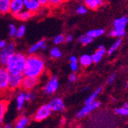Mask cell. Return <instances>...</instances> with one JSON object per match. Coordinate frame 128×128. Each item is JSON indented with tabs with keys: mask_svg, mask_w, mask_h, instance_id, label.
<instances>
[{
	"mask_svg": "<svg viewBox=\"0 0 128 128\" xmlns=\"http://www.w3.org/2000/svg\"><path fill=\"white\" fill-rule=\"evenodd\" d=\"M52 112V110L50 107L49 104H46V105L42 106L36 113L34 116V120L37 122H41L43 121L44 120L47 119L49 116L51 115Z\"/></svg>",
	"mask_w": 128,
	"mask_h": 128,
	"instance_id": "3957f363",
	"label": "cell"
},
{
	"mask_svg": "<svg viewBox=\"0 0 128 128\" xmlns=\"http://www.w3.org/2000/svg\"><path fill=\"white\" fill-rule=\"evenodd\" d=\"M121 42H122V41H121L120 39H118L117 42H115L114 44L110 48V49H109V51H108V54L110 55V54H112L114 52L117 51V50L118 49V48L120 46Z\"/></svg>",
	"mask_w": 128,
	"mask_h": 128,
	"instance_id": "484cf974",
	"label": "cell"
},
{
	"mask_svg": "<svg viewBox=\"0 0 128 128\" xmlns=\"http://www.w3.org/2000/svg\"><path fill=\"white\" fill-rule=\"evenodd\" d=\"M41 6H48V0H38Z\"/></svg>",
	"mask_w": 128,
	"mask_h": 128,
	"instance_id": "8d00e7d4",
	"label": "cell"
},
{
	"mask_svg": "<svg viewBox=\"0 0 128 128\" xmlns=\"http://www.w3.org/2000/svg\"><path fill=\"white\" fill-rule=\"evenodd\" d=\"M32 98H33L32 97V94H31V93H29V92L26 93V100H30Z\"/></svg>",
	"mask_w": 128,
	"mask_h": 128,
	"instance_id": "f35d334b",
	"label": "cell"
},
{
	"mask_svg": "<svg viewBox=\"0 0 128 128\" xmlns=\"http://www.w3.org/2000/svg\"><path fill=\"white\" fill-rule=\"evenodd\" d=\"M116 113L118 114L122 115V116H127L128 115V108L124 107L122 108H118L116 110Z\"/></svg>",
	"mask_w": 128,
	"mask_h": 128,
	"instance_id": "4dcf8cb0",
	"label": "cell"
},
{
	"mask_svg": "<svg viewBox=\"0 0 128 128\" xmlns=\"http://www.w3.org/2000/svg\"><path fill=\"white\" fill-rule=\"evenodd\" d=\"M70 62H78V59L75 56H72L70 58Z\"/></svg>",
	"mask_w": 128,
	"mask_h": 128,
	"instance_id": "60d3db41",
	"label": "cell"
},
{
	"mask_svg": "<svg viewBox=\"0 0 128 128\" xmlns=\"http://www.w3.org/2000/svg\"><path fill=\"white\" fill-rule=\"evenodd\" d=\"M64 40H65V38L63 34H59V36H58L54 38V42L56 44H62Z\"/></svg>",
	"mask_w": 128,
	"mask_h": 128,
	"instance_id": "1f68e13d",
	"label": "cell"
},
{
	"mask_svg": "<svg viewBox=\"0 0 128 128\" xmlns=\"http://www.w3.org/2000/svg\"><path fill=\"white\" fill-rule=\"evenodd\" d=\"M126 34L125 32V29H122V28H114L112 32H110V36L113 37H122Z\"/></svg>",
	"mask_w": 128,
	"mask_h": 128,
	"instance_id": "cb8c5ba5",
	"label": "cell"
},
{
	"mask_svg": "<svg viewBox=\"0 0 128 128\" xmlns=\"http://www.w3.org/2000/svg\"><path fill=\"white\" fill-rule=\"evenodd\" d=\"M71 68L73 72H76L78 68V62H71Z\"/></svg>",
	"mask_w": 128,
	"mask_h": 128,
	"instance_id": "e575fe53",
	"label": "cell"
},
{
	"mask_svg": "<svg viewBox=\"0 0 128 128\" xmlns=\"http://www.w3.org/2000/svg\"><path fill=\"white\" fill-rule=\"evenodd\" d=\"M72 40V36H68L65 38V42H66L67 43L70 42Z\"/></svg>",
	"mask_w": 128,
	"mask_h": 128,
	"instance_id": "b9f144b4",
	"label": "cell"
},
{
	"mask_svg": "<svg viewBox=\"0 0 128 128\" xmlns=\"http://www.w3.org/2000/svg\"><path fill=\"white\" fill-rule=\"evenodd\" d=\"M26 62V57L22 53H14L7 61L6 68L10 74H23Z\"/></svg>",
	"mask_w": 128,
	"mask_h": 128,
	"instance_id": "7a4b0ae2",
	"label": "cell"
},
{
	"mask_svg": "<svg viewBox=\"0 0 128 128\" xmlns=\"http://www.w3.org/2000/svg\"><path fill=\"white\" fill-rule=\"evenodd\" d=\"M10 74L7 68H0V92H5L8 89Z\"/></svg>",
	"mask_w": 128,
	"mask_h": 128,
	"instance_id": "5b68a950",
	"label": "cell"
},
{
	"mask_svg": "<svg viewBox=\"0 0 128 128\" xmlns=\"http://www.w3.org/2000/svg\"><path fill=\"white\" fill-rule=\"evenodd\" d=\"M115 78H116V76L114 74V75H112V76H110L109 78H108V84H111V83H113L114 81V80H115Z\"/></svg>",
	"mask_w": 128,
	"mask_h": 128,
	"instance_id": "74e56055",
	"label": "cell"
},
{
	"mask_svg": "<svg viewBox=\"0 0 128 128\" xmlns=\"http://www.w3.org/2000/svg\"><path fill=\"white\" fill-rule=\"evenodd\" d=\"M26 32V27L25 26H22L18 29H17V32H16V36L18 38H22L23 36H25Z\"/></svg>",
	"mask_w": 128,
	"mask_h": 128,
	"instance_id": "83f0119b",
	"label": "cell"
},
{
	"mask_svg": "<svg viewBox=\"0 0 128 128\" xmlns=\"http://www.w3.org/2000/svg\"><path fill=\"white\" fill-rule=\"evenodd\" d=\"M49 105L52 110V111H59L62 112L64 110L65 106L63 100L61 98H55L54 99L50 104Z\"/></svg>",
	"mask_w": 128,
	"mask_h": 128,
	"instance_id": "7c38bea8",
	"label": "cell"
},
{
	"mask_svg": "<svg viewBox=\"0 0 128 128\" xmlns=\"http://www.w3.org/2000/svg\"><path fill=\"white\" fill-rule=\"evenodd\" d=\"M78 41H79L81 44H82L87 45V44H90V42H92L93 38H90V37H89V36H88V34H87V36H80V37L79 38Z\"/></svg>",
	"mask_w": 128,
	"mask_h": 128,
	"instance_id": "4316f807",
	"label": "cell"
},
{
	"mask_svg": "<svg viewBox=\"0 0 128 128\" xmlns=\"http://www.w3.org/2000/svg\"><path fill=\"white\" fill-rule=\"evenodd\" d=\"M34 14L36 13L32 12H31V11L27 10V11H21L20 12L13 15V16L16 18L21 20V21H27L29 18H31Z\"/></svg>",
	"mask_w": 128,
	"mask_h": 128,
	"instance_id": "4fadbf2b",
	"label": "cell"
},
{
	"mask_svg": "<svg viewBox=\"0 0 128 128\" xmlns=\"http://www.w3.org/2000/svg\"><path fill=\"white\" fill-rule=\"evenodd\" d=\"M11 0H0V13L6 14L10 12Z\"/></svg>",
	"mask_w": 128,
	"mask_h": 128,
	"instance_id": "ac0fdd59",
	"label": "cell"
},
{
	"mask_svg": "<svg viewBox=\"0 0 128 128\" xmlns=\"http://www.w3.org/2000/svg\"><path fill=\"white\" fill-rule=\"evenodd\" d=\"M101 90H102V88H98L97 90H95L90 97H88V98L86 99V100H85V104H89V103H92V102L95 101V100H96L98 95L101 92Z\"/></svg>",
	"mask_w": 128,
	"mask_h": 128,
	"instance_id": "d4e9b609",
	"label": "cell"
},
{
	"mask_svg": "<svg viewBox=\"0 0 128 128\" xmlns=\"http://www.w3.org/2000/svg\"><path fill=\"white\" fill-rule=\"evenodd\" d=\"M65 121H66V120H65V119H64L62 121H61V124H62V125H64V124H65Z\"/></svg>",
	"mask_w": 128,
	"mask_h": 128,
	"instance_id": "7bdbcfd3",
	"label": "cell"
},
{
	"mask_svg": "<svg viewBox=\"0 0 128 128\" xmlns=\"http://www.w3.org/2000/svg\"><path fill=\"white\" fill-rule=\"evenodd\" d=\"M104 33V30L102 28H98V29H94V30H90L88 32V36L92 38H98L101 36L102 34Z\"/></svg>",
	"mask_w": 128,
	"mask_h": 128,
	"instance_id": "44dd1931",
	"label": "cell"
},
{
	"mask_svg": "<svg viewBox=\"0 0 128 128\" xmlns=\"http://www.w3.org/2000/svg\"><path fill=\"white\" fill-rule=\"evenodd\" d=\"M25 100H26V94L24 92H22L17 98L18 110H22V108H23V105H24Z\"/></svg>",
	"mask_w": 128,
	"mask_h": 128,
	"instance_id": "603a6c76",
	"label": "cell"
},
{
	"mask_svg": "<svg viewBox=\"0 0 128 128\" xmlns=\"http://www.w3.org/2000/svg\"><path fill=\"white\" fill-rule=\"evenodd\" d=\"M51 55L54 58H58L62 56V52L58 48H54L51 51Z\"/></svg>",
	"mask_w": 128,
	"mask_h": 128,
	"instance_id": "f1b7e54d",
	"label": "cell"
},
{
	"mask_svg": "<svg viewBox=\"0 0 128 128\" xmlns=\"http://www.w3.org/2000/svg\"><path fill=\"white\" fill-rule=\"evenodd\" d=\"M64 0H48V6L52 7H57L62 5Z\"/></svg>",
	"mask_w": 128,
	"mask_h": 128,
	"instance_id": "f546056e",
	"label": "cell"
},
{
	"mask_svg": "<svg viewBox=\"0 0 128 128\" xmlns=\"http://www.w3.org/2000/svg\"><path fill=\"white\" fill-rule=\"evenodd\" d=\"M100 105V102H96V101H94L92 103H89V104H86V105L77 114V117L78 118H83V117H84V116H86L87 114L92 112L94 110H95L96 108H98Z\"/></svg>",
	"mask_w": 128,
	"mask_h": 128,
	"instance_id": "ba28073f",
	"label": "cell"
},
{
	"mask_svg": "<svg viewBox=\"0 0 128 128\" xmlns=\"http://www.w3.org/2000/svg\"><path fill=\"white\" fill-rule=\"evenodd\" d=\"M84 4L90 9H97L102 4L104 0H84Z\"/></svg>",
	"mask_w": 128,
	"mask_h": 128,
	"instance_id": "2e32d148",
	"label": "cell"
},
{
	"mask_svg": "<svg viewBox=\"0 0 128 128\" xmlns=\"http://www.w3.org/2000/svg\"><path fill=\"white\" fill-rule=\"evenodd\" d=\"M126 88H128V82H127V84H126Z\"/></svg>",
	"mask_w": 128,
	"mask_h": 128,
	"instance_id": "f6af8a7d",
	"label": "cell"
},
{
	"mask_svg": "<svg viewBox=\"0 0 128 128\" xmlns=\"http://www.w3.org/2000/svg\"><path fill=\"white\" fill-rule=\"evenodd\" d=\"M23 78H24V77H23L22 74H10L8 89L10 90H14L20 88Z\"/></svg>",
	"mask_w": 128,
	"mask_h": 128,
	"instance_id": "52a82bcc",
	"label": "cell"
},
{
	"mask_svg": "<svg viewBox=\"0 0 128 128\" xmlns=\"http://www.w3.org/2000/svg\"><path fill=\"white\" fill-rule=\"evenodd\" d=\"M44 62L41 57L31 55L26 58L23 75L28 77H40L44 72Z\"/></svg>",
	"mask_w": 128,
	"mask_h": 128,
	"instance_id": "6da1fadb",
	"label": "cell"
},
{
	"mask_svg": "<svg viewBox=\"0 0 128 128\" xmlns=\"http://www.w3.org/2000/svg\"><path fill=\"white\" fill-rule=\"evenodd\" d=\"M6 43L5 41H2V40L0 41V48L2 49L4 47H6Z\"/></svg>",
	"mask_w": 128,
	"mask_h": 128,
	"instance_id": "ab89813d",
	"label": "cell"
},
{
	"mask_svg": "<svg viewBox=\"0 0 128 128\" xmlns=\"http://www.w3.org/2000/svg\"><path fill=\"white\" fill-rule=\"evenodd\" d=\"M15 50L16 45L14 43H9L6 45V47H4L0 52V62L2 64H6L8 58L15 53Z\"/></svg>",
	"mask_w": 128,
	"mask_h": 128,
	"instance_id": "277c9868",
	"label": "cell"
},
{
	"mask_svg": "<svg viewBox=\"0 0 128 128\" xmlns=\"http://www.w3.org/2000/svg\"><path fill=\"white\" fill-rule=\"evenodd\" d=\"M28 123H29L28 118H27L26 117H25V116H24V117L20 118L17 120L16 126L17 128H24V127H26V126H28Z\"/></svg>",
	"mask_w": 128,
	"mask_h": 128,
	"instance_id": "7402d4cb",
	"label": "cell"
},
{
	"mask_svg": "<svg viewBox=\"0 0 128 128\" xmlns=\"http://www.w3.org/2000/svg\"><path fill=\"white\" fill-rule=\"evenodd\" d=\"M124 107H127V108H128V103L125 104V105H124Z\"/></svg>",
	"mask_w": 128,
	"mask_h": 128,
	"instance_id": "ee69618b",
	"label": "cell"
},
{
	"mask_svg": "<svg viewBox=\"0 0 128 128\" xmlns=\"http://www.w3.org/2000/svg\"><path fill=\"white\" fill-rule=\"evenodd\" d=\"M38 83V78L25 76L22 79L20 88H22V90H24L26 91H30L37 85Z\"/></svg>",
	"mask_w": 128,
	"mask_h": 128,
	"instance_id": "8992f818",
	"label": "cell"
},
{
	"mask_svg": "<svg viewBox=\"0 0 128 128\" xmlns=\"http://www.w3.org/2000/svg\"><path fill=\"white\" fill-rule=\"evenodd\" d=\"M40 48H42V49H46V48H47V47H46V45H45V40H44V39L41 40L38 42L34 44L32 46V47L30 48L29 53L30 54H33L36 52H37L38 49H40Z\"/></svg>",
	"mask_w": 128,
	"mask_h": 128,
	"instance_id": "d6986e66",
	"label": "cell"
},
{
	"mask_svg": "<svg viewBox=\"0 0 128 128\" xmlns=\"http://www.w3.org/2000/svg\"><path fill=\"white\" fill-rule=\"evenodd\" d=\"M106 52V50L104 48V47L103 45H100L98 47V51L93 54L91 57H92V60H93V62L94 63H98L100 62V60L102 59L103 56L104 55Z\"/></svg>",
	"mask_w": 128,
	"mask_h": 128,
	"instance_id": "5bb4252c",
	"label": "cell"
},
{
	"mask_svg": "<svg viewBox=\"0 0 128 128\" xmlns=\"http://www.w3.org/2000/svg\"><path fill=\"white\" fill-rule=\"evenodd\" d=\"M127 22H128V18L126 16H123L120 18L116 19L114 22V28L125 29Z\"/></svg>",
	"mask_w": 128,
	"mask_h": 128,
	"instance_id": "e0dca14e",
	"label": "cell"
},
{
	"mask_svg": "<svg viewBox=\"0 0 128 128\" xmlns=\"http://www.w3.org/2000/svg\"><path fill=\"white\" fill-rule=\"evenodd\" d=\"M16 32H17V29L14 25L9 26V34H10V36H12V37L15 36L16 34Z\"/></svg>",
	"mask_w": 128,
	"mask_h": 128,
	"instance_id": "d6a6232c",
	"label": "cell"
},
{
	"mask_svg": "<svg viewBox=\"0 0 128 128\" xmlns=\"http://www.w3.org/2000/svg\"><path fill=\"white\" fill-rule=\"evenodd\" d=\"M92 62H93L92 57L89 54H84L81 56L80 58V63L84 67H88V66L90 65Z\"/></svg>",
	"mask_w": 128,
	"mask_h": 128,
	"instance_id": "ffe728a7",
	"label": "cell"
},
{
	"mask_svg": "<svg viewBox=\"0 0 128 128\" xmlns=\"http://www.w3.org/2000/svg\"><path fill=\"white\" fill-rule=\"evenodd\" d=\"M58 88V80L56 77H53L47 83L44 88V92L48 94H52Z\"/></svg>",
	"mask_w": 128,
	"mask_h": 128,
	"instance_id": "9c48e42d",
	"label": "cell"
},
{
	"mask_svg": "<svg viewBox=\"0 0 128 128\" xmlns=\"http://www.w3.org/2000/svg\"><path fill=\"white\" fill-rule=\"evenodd\" d=\"M87 12H88L87 8L84 6H79L77 8V12H78V14H80V15H84V14L87 13Z\"/></svg>",
	"mask_w": 128,
	"mask_h": 128,
	"instance_id": "836d02e7",
	"label": "cell"
},
{
	"mask_svg": "<svg viewBox=\"0 0 128 128\" xmlns=\"http://www.w3.org/2000/svg\"><path fill=\"white\" fill-rule=\"evenodd\" d=\"M23 2L26 9L34 13H36L41 6L38 0H23Z\"/></svg>",
	"mask_w": 128,
	"mask_h": 128,
	"instance_id": "8fae6325",
	"label": "cell"
},
{
	"mask_svg": "<svg viewBox=\"0 0 128 128\" xmlns=\"http://www.w3.org/2000/svg\"><path fill=\"white\" fill-rule=\"evenodd\" d=\"M8 101H7L6 100H0V124L2 123L4 120V117L8 108Z\"/></svg>",
	"mask_w": 128,
	"mask_h": 128,
	"instance_id": "9a60e30c",
	"label": "cell"
},
{
	"mask_svg": "<svg viewBox=\"0 0 128 128\" xmlns=\"http://www.w3.org/2000/svg\"><path fill=\"white\" fill-rule=\"evenodd\" d=\"M25 5L23 0H11V6H10V12L15 15L20 12L22 9L24 8Z\"/></svg>",
	"mask_w": 128,
	"mask_h": 128,
	"instance_id": "30bf717a",
	"label": "cell"
},
{
	"mask_svg": "<svg viewBox=\"0 0 128 128\" xmlns=\"http://www.w3.org/2000/svg\"><path fill=\"white\" fill-rule=\"evenodd\" d=\"M76 80H77V76H76V74H72L71 75H70V77H69V80L71 81V82H74V81H75Z\"/></svg>",
	"mask_w": 128,
	"mask_h": 128,
	"instance_id": "d590c367",
	"label": "cell"
}]
</instances>
